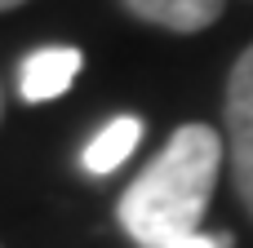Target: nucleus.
I'll return each mask as SVG.
<instances>
[{"instance_id": "3", "label": "nucleus", "mask_w": 253, "mask_h": 248, "mask_svg": "<svg viewBox=\"0 0 253 248\" xmlns=\"http://www.w3.org/2000/svg\"><path fill=\"white\" fill-rule=\"evenodd\" d=\"M84 67V53L76 44H44V49H31L18 67V93L22 102H53L71 89V80L80 75Z\"/></svg>"}, {"instance_id": "7", "label": "nucleus", "mask_w": 253, "mask_h": 248, "mask_svg": "<svg viewBox=\"0 0 253 248\" xmlns=\"http://www.w3.org/2000/svg\"><path fill=\"white\" fill-rule=\"evenodd\" d=\"M18 4H27V0H0V13H4V9H18Z\"/></svg>"}, {"instance_id": "5", "label": "nucleus", "mask_w": 253, "mask_h": 248, "mask_svg": "<svg viewBox=\"0 0 253 248\" xmlns=\"http://www.w3.org/2000/svg\"><path fill=\"white\" fill-rule=\"evenodd\" d=\"M138 138H142V120L138 115H116L111 124H102L98 133H93V142L84 146V169L93 173V177H102V173H116L129 155H133V146H138Z\"/></svg>"}, {"instance_id": "1", "label": "nucleus", "mask_w": 253, "mask_h": 248, "mask_svg": "<svg viewBox=\"0 0 253 248\" xmlns=\"http://www.w3.org/2000/svg\"><path fill=\"white\" fill-rule=\"evenodd\" d=\"M218 169H222L218 129L182 124L116 209L129 240L142 248H169L187 235H200V217L209 209Z\"/></svg>"}, {"instance_id": "6", "label": "nucleus", "mask_w": 253, "mask_h": 248, "mask_svg": "<svg viewBox=\"0 0 253 248\" xmlns=\"http://www.w3.org/2000/svg\"><path fill=\"white\" fill-rule=\"evenodd\" d=\"M169 248H231V235H187Z\"/></svg>"}, {"instance_id": "2", "label": "nucleus", "mask_w": 253, "mask_h": 248, "mask_svg": "<svg viewBox=\"0 0 253 248\" xmlns=\"http://www.w3.org/2000/svg\"><path fill=\"white\" fill-rule=\"evenodd\" d=\"M227 146H231V177L253 213V44L236 58L227 80Z\"/></svg>"}, {"instance_id": "4", "label": "nucleus", "mask_w": 253, "mask_h": 248, "mask_svg": "<svg viewBox=\"0 0 253 248\" xmlns=\"http://www.w3.org/2000/svg\"><path fill=\"white\" fill-rule=\"evenodd\" d=\"M227 0H125V9L142 22H156L165 31H205L209 22H218Z\"/></svg>"}]
</instances>
